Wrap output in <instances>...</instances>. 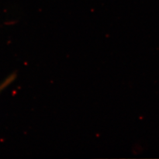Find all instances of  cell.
<instances>
[{
    "instance_id": "obj_1",
    "label": "cell",
    "mask_w": 159,
    "mask_h": 159,
    "mask_svg": "<svg viewBox=\"0 0 159 159\" xmlns=\"http://www.w3.org/2000/svg\"><path fill=\"white\" fill-rule=\"evenodd\" d=\"M17 76L16 73H13L11 74L9 76H8L6 79L4 80L3 81H2L1 83H0V93H1L4 89H6L9 85L15 81Z\"/></svg>"
}]
</instances>
